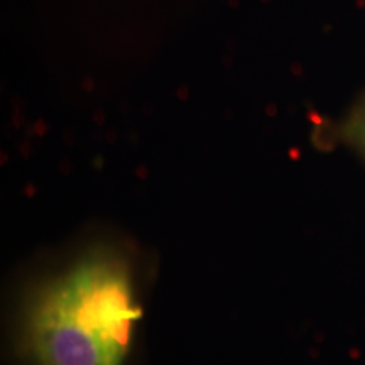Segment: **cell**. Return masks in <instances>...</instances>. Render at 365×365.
I'll use <instances>...</instances> for the list:
<instances>
[{"label":"cell","mask_w":365,"mask_h":365,"mask_svg":"<svg viewBox=\"0 0 365 365\" xmlns=\"http://www.w3.org/2000/svg\"><path fill=\"white\" fill-rule=\"evenodd\" d=\"M315 137L321 146L344 144L351 146L365 158V96L342 122L331 125L322 123Z\"/></svg>","instance_id":"obj_2"},{"label":"cell","mask_w":365,"mask_h":365,"mask_svg":"<svg viewBox=\"0 0 365 365\" xmlns=\"http://www.w3.org/2000/svg\"><path fill=\"white\" fill-rule=\"evenodd\" d=\"M140 314L129 261L93 249L34 289L22 345L36 365H123Z\"/></svg>","instance_id":"obj_1"}]
</instances>
